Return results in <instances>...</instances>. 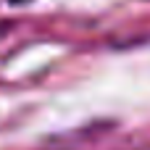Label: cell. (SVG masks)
Returning <instances> with one entry per match:
<instances>
[{"label": "cell", "instance_id": "6da1fadb", "mask_svg": "<svg viewBox=\"0 0 150 150\" xmlns=\"http://www.w3.org/2000/svg\"><path fill=\"white\" fill-rule=\"evenodd\" d=\"M11 3H29V0H11Z\"/></svg>", "mask_w": 150, "mask_h": 150}]
</instances>
